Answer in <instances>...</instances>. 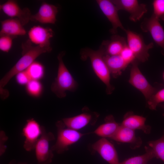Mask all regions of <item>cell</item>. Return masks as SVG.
Masks as SVG:
<instances>
[{"label": "cell", "mask_w": 164, "mask_h": 164, "mask_svg": "<svg viewBox=\"0 0 164 164\" xmlns=\"http://www.w3.org/2000/svg\"><path fill=\"white\" fill-rule=\"evenodd\" d=\"M120 55L128 64L132 63L136 59L133 52L127 45L122 50Z\"/></svg>", "instance_id": "obj_30"}, {"label": "cell", "mask_w": 164, "mask_h": 164, "mask_svg": "<svg viewBox=\"0 0 164 164\" xmlns=\"http://www.w3.org/2000/svg\"><path fill=\"white\" fill-rule=\"evenodd\" d=\"M161 106L164 109V104H161Z\"/></svg>", "instance_id": "obj_34"}, {"label": "cell", "mask_w": 164, "mask_h": 164, "mask_svg": "<svg viewBox=\"0 0 164 164\" xmlns=\"http://www.w3.org/2000/svg\"><path fill=\"white\" fill-rule=\"evenodd\" d=\"M121 124L117 122L114 116L109 115L104 118V123L100 125L94 133L102 138H111L115 133Z\"/></svg>", "instance_id": "obj_22"}, {"label": "cell", "mask_w": 164, "mask_h": 164, "mask_svg": "<svg viewBox=\"0 0 164 164\" xmlns=\"http://www.w3.org/2000/svg\"><path fill=\"white\" fill-rule=\"evenodd\" d=\"M145 153L144 154L128 158L119 164H146L150 160L155 158L152 149L149 147L145 146Z\"/></svg>", "instance_id": "obj_23"}, {"label": "cell", "mask_w": 164, "mask_h": 164, "mask_svg": "<svg viewBox=\"0 0 164 164\" xmlns=\"http://www.w3.org/2000/svg\"><path fill=\"white\" fill-rule=\"evenodd\" d=\"M58 12V7L53 5L45 2L43 3L38 12L32 15L30 21L42 24H54L56 21Z\"/></svg>", "instance_id": "obj_16"}, {"label": "cell", "mask_w": 164, "mask_h": 164, "mask_svg": "<svg viewBox=\"0 0 164 164\" xmlns=\"http://www.w3.org/2000/svg\"><path fill=\"white\" fill-rule=\"evenodd\" d=\"M163 80L164 81V72L163 73Z\"/></svg>", "instance_id": "obj_35"}, {"label": "cell", "mask_w": 164, "mask_h": 164, "mask_svg": "<svg viewBox=\"0 0 164 164\" xmlns=\"http://www.w3.org/2000/svg\"><path fill=\"white\" fill-rule=\"evenodd\" d=\"M103 59L113 77L116 78L129 65L120 55L110 56L104 54Z\"/></svg>", "instance_id": "obj_21"}, {"label": "cell", "mask_w": 164, "mask_h": 164, "mask_svg": "<svg viewBox=\"0 0 164 164\" xmlns=\"http://www.w3.org/2000/svg\"><path fill=\"white\" fill-rule=\"evenodd\" d=\"M127 45L126 40L124 37L114 34L110 39L103 41L99 49L104 54L118 55L120 54Z\"/></svg>", "instance_id": "obj_18"}, {"label": "cell", "mask_w": 164, "mask_h": 164, "mask_svg": "<svg viewBox=\"0 0 164 164\" xmlns=\"http://www.w3.org/2000/svg\"><path fill=\"white\" fill-rule=\"evenodd\" d=\"M56 126L57 139L51 149L58 154H62L68 150L70 146L77 142L86 135L66 127L62 120L57 121Z\"/></svg>", "instance_id": "obj_4"}, {"label": "cell", "mask_w": 164, "mask_h": 164, "mask_svg": "<svg viewBox=\"0 0 164 164\" xmlns=\"http://www.w3.org/2000/svg\"><path fill=\"white\" fill-rule=\"evenodd\" d=\"M55 139L54 134L47 132L44 126H42V135L37 142L34 150L38 164H50L53 158V151L50 147V143Z\"/></svg>", "instance_id": "obj_6"}, {"label": "cell", "mask_w": 164, "mask_h": 164, "mask_svg": "<svg viewBox=\"0 0 164 164\" xmlns=\"http://www.w3.org/2000/svg\"><path fill=\"white\" fill-rule=\"evenodd\" d=\"M31 80H39L44 77L45 68L40 63L34 62L25 70Z\"/></svg>", "instance_id": "obj_24"}, {"label": "cell", "mask_w": 164, "mask_h": 164, "mask_svg": "<svg viewBox=\"0 0 164 164\" xmlns=\"http://www.w3.org/2000/svg\"><path fill=\"white\" fill-rule=\"evenodd\" d=\"M125 32L127 45L133 52L135 59L142 62L147 61L149 56V50L153 47V43L146 44L140 34L129 29H126Z\"/></svg>", "instance_id": "obj_5"}, {"label": "cell", "mask_w": 164, "mask_h": 164, "mask_svg": "<svg viewBox=\"0 0 164 164\" xmlns=\"http://www.w3.org/2000/svg\"><path fill=\"white\" fill-rule=\"evenodd\" d=\"M159 21L152 15L144 19L140 27L143 32L150 33L154 41L161 48V53L164 55V29Z\"/></svg>", "instance_id": "obj_10"}, {"label": "cell", "mask_w": 164, "mask_h": 164, "mask_svg": "<svg viewBox=\"0 0 164 164\" xmlns=\"http://www.w3.org/2000/svg\"><path fill=\"white\" fill-rule=\"evenodd\" d=\"M146 118L141 116L134 114L129 112L125 115L123 120L121 124L125 127L135 130H141L145 134L150 132L151 128L150 126L145 124Z\"/></svg>", "instance_id": "obj_20"}, {"label": "cell", "mask_w": 164, "mask_h": 164, "mask_svg": "<svg viewBox=\"0 0 164 164\" xmlns=\"http://www.w3.org/2000/svg\"><path fill=\"white\" fill-rule=\"evenodd\" d=\"M42 132V126L34 118L27 119L22 129V134L25 138L23 147L27 151L35 149L36 145Z\"/></svg>", "instance_id": "obj_9"}, {"label": "cell", "mask_w": 164, "mask_h": 164, "mask_svg": "<svg viewBox=\"0 0 164 164\" xmlns=\"http://www.w3.org/2000/svg\"><path fill=\"white\" fill-rule=\"evenodd\" d=\"M80 54L82 60L90 59L95 74L106 86L107 94H111L114 88L110 83L111 74L104 60V53L102 51L99 49L95 50L85 48L81 50Z\"/></svg>", "instance_id": "obj_2"}, {"label": "cell", "mask_w": 164, "mask_h": 164, "mask_svg": "<svg viewBox=\"0 0 164 164\" xmlns=\"http://www.w3.org/2000/svg\"><path fill=\"white\" fill-rule=\"evenodd\" d=\"M9 164H27V163L26 162H17L16 160L13 159L10 161Z\"/></svg>", "instance_id": "obj_33"}, {"label": "cell", "mask_w": 164, "mask_h": 164, "mask_svg": "<svg viewBox=\"0 0 164 164\" xmlns=\"http://www.w3.org/2000/svg\"><path fill=\"white\" fill-rule=\"evenodd\" d=\"M99 114L84 108L82 113L75 116L62 119L66 127L78 131L88 125H94L96 122Z\"/></svg>", "instance_id": "obj_8"}, {"label": "cell", "mask_w": 164, "mask_h": 164, "mask_svg": "<svg viewBox=\"0 0 164 164\" xmlns=\"http://www.w3.org/2000/svg\"><path fill=\"white\" fill-rule=\"evenodd\" d=\"M96 2L103 14L111 24L112 28L110 30L111 32L115 34L118 28L125 31L126 29L123 26L118 15V10L111 1L98 0Z\"/></svg>", "instance_id": "obj_13"}, {"label": "cell", "mask_w": 164, "mask_h": 164, "mask_svg": "<svg viewBox=\"0 0 164 164\" xmlns=\"http://www.w3.org/2000/svg\"><path fill=\"white\" fill-rule=\"evenodd\" d=\"M149 108L152 110H155L158 105L164 102V88L157 91L147 101Z\"/></svg>", "instance_id": "obj_27"}, {"label": "cell", "mask_w": 164, "mask_h": 164, "mask_svg": "<svg viewBox=\"0 0 164 164\" xmlns=\"http://www.w3.org/2000/svg\"><path fill=\"white\" fill-rule=\"evenodd\" d=\"M15 38L6 35L0 36V50L5 53H8L11 48L13 39Z\"/></svg>", "instance_id": "obj_29"}, {"label": "cell", "mask_w": 164, "mask_h": 164, "mask_svg": "<svg viewBox=\"0 0 164 164\" xmlns=\"http://www.w3.org/2000/svg\"><path fill=\"white\" fill-rule=\"evenodd\" d=\"M91 147L109 164H119L118 155L114 145L106 138H102L92 144Z\"/></svg>", "instance_id": "obj_12"}, {"label": "cell", "mask_w": 164, "mask_h": 164, "mask_svg": "<svg viewBox=\"0 0 164 164\" xmlns=\"http://www.w3.org/2000/svg\"><path fill=\"white\" fill-rule=\"evenodd\" d=\"M0 36H9L16 37L17 36H24L26 31L23 26L17 19L11 18L1 21Z\"/></svg>", "instance_id": "obj_19"}, {"label": "cell", "mask_w": 164, "mask_h": 164, "mask_svg": "<svg viewBox=\"0 0 164 164\" xmlns=\"http://www.w3.org/2000/svg\"><path fill=\"white\" fill-rule=\"evenodd\" d=\"M15 76L16 81L20 85H26L31 80L26 70L19 73Z\"/></svg>", "instance_id": "obj_31"}, {"label": "cell", "mask_w": 164, "mask_h": 164, "mask_svg": "<svg viewBox=\"0 0 164 164\" xmlns=\"http://www.w3.org/2000/svg\"><path fill=\"white\" fill-rule=\"evenodd\" d=\"M53 35L52 29L39 26H33L28 32L29 40L32 43L52 49L50 41Z\"/></svg>", "instance_id": "obj_15"}, {"label": "cell", "mask_w": 164, "mask_h": 164, "mask_svg": "<svg viewBox=\"0 0 164 164\" xmlns=\"http://www.w3.org/2000/svg\"><path fill=\"white\" fill-rule=\"evenodd\" d=\"M8 137L3 131H0V156H2L5 153L6 149L5 143L8 140Z\"/></svg>", "instance_id": "obj_32"}, {"label": "cell", "mask_w": 164, "mask_h": 164, "mask_svg": "<svg viewBox=\"0 0 164 164\" xmlns=\"http://www.w3.org/2000/svg\"><path fill=\"white\" fill-rule=\"evenodd\" d=\"M128 82L142 92L147 101L157 91V89L149 83L140 71L135 60L132 63Z\"/></svg>", "instance_id": "obj_7"}, {"label": "cell", "mask_w": 164, "mask_h": 164, "mask_svg": "<svg viewBox=\"0 0 164 164\" xmlns=\"http://www.w3.org/2000/svg\"><path fill=\"white\" fill-rule=\"evenodd\" d=\"M26 89L29 94L33 97H38L42 93L43 86L39 80H31L26 85Z\"/></svg>", "instance_id": "obj_26"}, {"label": "cell", "mask_w": 164, "mask_h": 164, "mask_svg": "<svg viewBox=\"0 0 164 164\" xmlns=\"http://www.w3.org/2000/svg\"><path fill=\"white\" fill-rule=\"evenodd\" d=\"M65 54V52H62L57 56L59 65L57 76L51 87L52 92L60 98L66 96V91L74 92L78 87L77 82L64 63L63 58Z\"/></svg>", "instance_id": "obj_3"}, {"label": "cell", "mask_w": 164, "mask_h": 164, "mask_svg": "<svg viewBox=\"0 0 164 164\" xmlns=\"http://www.w3.org/2000/svg\"><path fill=\"white\" fill-rule=\"evenodd\" d=\"M148 144L152 150L155 158L159 159L164 162V133L160 138L150 141Z\"/></svg>", "instance_id": "obj_25"}, {"label": "cell", "mask_w": 164, "mask_h": 164, "mask_svg": "<svg viewBox=\"0 0 164 164\" xmlns=\"http://www.w3.org/2000/svg\"><path fill=\"white\" fill-rule=\"evenodd\" d=\"M152 5V15L159 20L164 21V0H154Z\"/></svg>", "instance_id": "obj_28"}, {"label": "cell", "mask_w": 164, "mask_h": 164, "mask_svg": "<svg viewBox=\"0 0 164 164\" xmlns=\"http://www.w3.org/2000/svg\"><path fill=\"white\" fill-rule=\"evenodd\" d=\"M0 9L8 16L18 19L23 26L30 21L32 14L29 9H21L16 1L8 0L0 5Z\"/></svg>", "instance_id": "obj_14"}, {"label": "cell", "mask_w": 164, "mask_h": 164, "mask_svg": "<svg viewBox=\"0 0 164 164\" xmlns=\"http://www.w3.org/2000/svg\"><path fill=\"white\" fill-rule=\"evenodd\" d=\"M111 1L118 11L124 10L128 12L129 19L133 22L139 20L147 12L146 5L139 3L137 0Z\"/></svg>", "instance_id": "obj_11"}, {"label": "cell", "mask_w": 164, "mask_h": 164, "mask_svg": "<svg viewBox=\"0 0 164 164\" xmlns=\"http://www.w3.org/2000/svg\"><path fill=\"white\" fill-rule=\"evenodd\" d=\"M22 57L0 81V94L2 98H5L9 96V92L3 88L14 76L26 70L40 55L50 52L52 50L40 46H33L29 40L22 44Z\"/></svg>", "instance_id": "obj_1"}, {"label": "cell", "mask_w": 164, "mask_h": 164, "mask_svg": "<svg viewBox=\"0 0 164 164\" xmlns=\"http://www.w3.org/2000/svg\"><path fill=\"white\" fill-rule=\"evenodd\" d=\"M115 141L129 143L130 148L135 149L139 147L142 144L141 139L136 136L135 130L122 125L111 138Z\"/></svg>", "instance_id": "obj_17"}]
</instances>
